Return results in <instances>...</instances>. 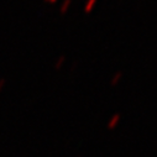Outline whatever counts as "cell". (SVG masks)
<instances>
[{
  "mask_svg": "<svg viewBox=\"0 0 157 157\" xmlns=\"http://www.w3.org/2000/svg\"><path fill=\"white\" fill-rule=\"evenodd\" d=\"M50 2H55V0H50Z\"/></svg>",
  "mask_w": 157,
  "mask_h": 157,
  "instance_id": "cell-5",
  "label": "cell"
},
{
  "mask_svg": "<svg viewBox=\"0 0 157 157\" xmlns=\"http://www.w3.org/2000/svg\"><path fill=\"white\" fill-rule=\"evenodd\" d=\"M69 3H71V0H64V3H63L62 6H61V13H66V10H67Z\"/></svg>",
  "mask_w": 157,
  "mask_h": 157,
  "instance_id": "cell-1",
  "label": "cell"
},
{
  "mask_svg": "<svg viewBox=\"0 0 157 157\" xmlns=\"http://www.w3.org/2000/svg\"><path fill=\"white\" fill-rule=\"evenodd\" d=\"M63 61H64V56H61V57L57 59L56 64H55V66H56V68H59V66L62 64V62H63Z\"/></svg>",
  "mask_w": 157,
  "mask_h": 157,
  "instance_id": "cell-3",
  "label": "cell"
},
{
  "mask_svg": "<svg viewBox=\"0 0 157 157\" xmlns=\"http://www.w3.org/2000/svg\"><path fill=\"white\" fill-rule=\"evenodd\" d=\"M120 77H121V73H120V72H119V73H116V75H115V77L113 78V83H115V82H116L117 79H119Z\"/></svg>",
  "mask_w": 157,
  "mask_h": 157,
  "instance_id": "cell-4",
  "label": "cell"
},
{
  "mask_svg": "<svg viewBox=\"0 0 157 157\" xmlns=\"http://www.w3.org/2000/svg\"><path fill=\"white\" fill-rule=\"evenodd\" d=\"M94 3H95V0H88L86 4V11H89L92 9V6L94 5Z\"/></svg>",
  "mask_w": 157,
  "mask_h": 157,
  "instance_id": "cell-2",
  "label": "cell"
}]
</instances>
